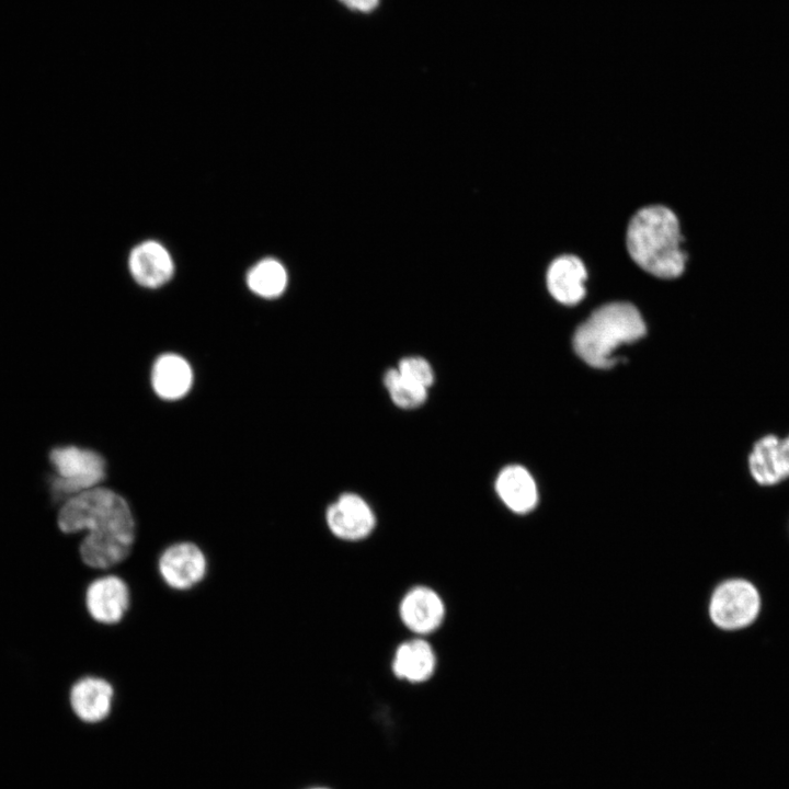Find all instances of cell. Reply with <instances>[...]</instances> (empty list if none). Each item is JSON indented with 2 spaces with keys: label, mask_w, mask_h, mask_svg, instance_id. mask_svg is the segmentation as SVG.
<instances>
[{
  "label": "cell",
  "mask_w": 789,
  "mask_h": 789,
  "mask_svg": "<svg viewBox=\"0 0 789 789\" xmlns=\"http://www.w3.org/2000/svg\"><path fill=\"white\" fill-rule=\"evenodd\" d=\"M761 596L757 588L743 579L722 582L713 591L709 614L712 622L724 630H737L751 625L758 616Z\"/></svg>",
  "instance_id": "cell-5"
},
{
  "label": "cell",
  "mask_w": 789,
  "mask_h": 789,
  "mask_svg": "<svg viewBox=\"0 0 789 789\" xmlns=\"http://www.w3.org/2000/svg\"><path fill=\"white\" fill-rule=\"evenodd\" d=\"M50 460L57 471L53 491L59 499L95 488L105 477V461L92 450L59 447L52 450Z\"/></svg>",
  "instance_id": "cell-4"
},
{
  "label": "cell",
  "mask_w": 789,
  "mask_h": 789,
  "mask_svg": "<svg viewBox=\"0 0 789 789\" xmlns=\"http://www.w3.org/2000/svg\"><path fill=\"white\" fill-rule=\"evenodd\" d=\"M399 615L408 629L426 634L442 625L445 606L435 591L426 586H415L402 597Z\"/></svg>",
  "instance_id": "cell-9"
},
{
  "label": "cell",
  "mask_w": 789,
  "mask_h": 789,
  "mask_svg": "<svg viewBox=\"0 0 789 789\" xmlns=\"http://www.w3.org/2000/svg\"><path fill=\"white\" fill-rule=\"evenodd\" d=\"M69 699L72 711L81 721L99 723L112 711L114 689L104 678L87 676L72 685Z\"/></svg>",
  "instance_id": "cell-10"
},
{
  "label": "cell",
  "mask_w": 789,
  "mask_h": 789,
  "mask_svg": "<svg viewBox=\"0 0 789 789\" xmlns=\"http://www.w3.org/2000/svg\"><path fill=\"white\" fill-rule=\"evenodd\" d=\"M130 603L127 584L118 576L106 575L90 583L85 592V606L98 622L112 625L121 621Z\"/></svg>",
  "instance_id": "cell-8"
},
{
  "label": "cell",
  "mask_w": 789,
  "mask_h": 789,
  "mask_svg": "<svg viewBox=\"0 0 789 789\" xmlns=\"http://www.w3.org/2000/svg\"><path fill=\"white\" fill-rule=\"evenodd\" d=\"M342 2L346 8L359 12H370L373 11L379 3V0H339Z\"/></svg>",
  "instance_id": "cell-20"
},
{
  "label": "cell",
  "mask_w": 789,
  "mask_h": 789,
  "mask_svg": "<svg viewBox=\"0 0 789 789\" xmlns=\"http://www.w3.org/2000/svg\"><path fill=\"white\" fill-rule=\"evenodd\" d=\"M586 268L575 255L565 254L551 262L547 271V287L561 304L575 305L585 295Z\"/></svg>",
  "instance_id": "cell-11"
},
{
  "label": "cell",
  "mask_w": 789,
  "mask_h": 789,
  "mask_svg": "<svg viewBox=\"0 0 789 789\" xmlns=\"http://www.w3.org/2000/svg\"><path fill=\"white\" fill-rule=\"evenodd\" d=\"M780 437L765 434L752 445L747 455V469L752 479L762 487H773L789 478L779 448Z\"/></svg>",
  "instance_id": "cell-13"
},
{
  "label": "cell",
  "mask_w": 789,
  "mask_h": 789,
  "mask_svg": "<svg viewBox=\"0 0 789 789\" xmlns=\"http://www.w3.org/2000/svg\"><path fill=\"white\" fill-rule=\"evenodd\" d=\"M436 667V656L428 642L413 639L400 644L392 661L393 674L409 683L430 679Z\"/></svg>",
  "instance_id": "cell-14"
},
{
  "label": "cell",
  "mask_w": 789,
  "mask_h": 789,
  "mask_svg": "<svg viewBox=\"0 0 789 789\" xmlns=\"http://www.w3.org/2000/svg\"><path fill=\"white\" fill-rule=\"evenodd\" d=\"M193 380L188 363L175 354H164L153 364L151 382L156 393L167 400L183 397Z\"/></svg>",
  "instance_id": "cell-16"
},
{
  "label": "cell",
  "mask_w": 789,
  "mask_h": 789,
  "mask_svg": "<svg viewBox=\"0 0 789 789\" xmlns=\"http://www.w3.org/2000/svg\"><path fill=\"white\" fill-rule=\"evenodd\" d=\"M779 448L782 464L789 476V433L786 436L780 437Z\"/></svg>",
  "instance_id": "cell-21"
},
{
  "label": "cell",
  "mask_w": 789,
  "mask_h": 789,
  "mask_svg": "<svg viewBox=\"0 0 789 789\" xmlns=\"http://www.w3.org/2000/svg\"><path fill=\"white\" fill-rule=\"evenodd\" d=\"M57 524L66 534L88 531L80 545V557L94 569L119 563L134 542L135 523L127 502L105 488L95 487L67 499Z\"/></svg>",
  "instance_id": "cell-1"
},
{
  "label": "cell",
  "mask_w": 789,
  "mask_h": 789,
  "mask_svg": "<svg viewBox=\"0 0 789 789\" xmlns=\"http://www.w3.org/2000/svg\"><path fill=\"white\" fill-rule=\"evenodd\" d=\"M325 521L335 537L348 541L366 538L376 525L373 510L355 493H344L332 503L327 510Z\"/></svg>",
  "instance_id": "cell-6"
},
{
  "label": "cell",
  "mask_w": 789,
  "mask_h": 789,
  "mask_svg": "<svg viewBox=\"0 0 789 789\" xmlns=\"http://www.w3.org/2000/svg\"><path fill=\"white\" fill-rule=\"evenodd\" d=\"M247 281L250 289L256 295L274 298L284 291L287 274L279 262L265 259L250 270Z\"/></svg>",
  "instance_id": "cell-17"
},
{
  "label": "cell",
  "mask_w": 789,
  "mask_h": 789,
  "mask_svg": "<svg viewBox=\"0 0 789 789\" xmlns=\"http://www.w3.org/2000/svg\"><path fill=\"white\" fill-rule=\"evenodd\" d=\"M306 789H330V788L320 787V786H315V787H310V788H306Z\"/></svg>",
  "instance_id": "cell-22"
},
{
  "label": "cell",
  "mask_w": 789,
  "mask_h": 789,
  "mask_svg": "<svg viewBox=\"0 0 789 789\" xmlns=\"http://www.w3.org/2000/svg\"><path fill=\"white\" fill-rule=\"evenodd\" d=\"M159 573L172 588L187 590L205 576L207 562L203 551L192 542H178L168 547L159 558Z\"/></svg>",
  "instance_id": "cell-7"
},
{
  "label": "cell",
  "mask_w": 789,
  "mask_h": 789,
  "mask_svg": "<svg viewBox=\"0 0 789 789\" xmlns=\"http://www.w3.org/2000/svg\"><path fill=\"white\" fill-rule=\"evenodd\" d=\"M495 490L502 502L513 512L524 514L537 503V488L530 473L514 465L504 468L495 481Z\"/></svg>",
  "instance_id": "cell-15"
},
{
  "label": "cell",
  "mask_w": 789,
  "mask_h": 789,
  "mask_svg": "<svg viewBox=\"0 0 789 789\" xmlns=\"http://www.w3.org/2000/svg\"><path fill=\"white\" fill-rule=\"evenodd\" d=\"M384 384L392 402L402 409L420 407L427 398V388L407 379L397 368L386 373Z\"/></svg>",
  "instance_id": "cell-18"
},
{
  "label": "cell",
  "mask_w": 789,
  "mask_h": 789,
  "mask_svg": "<svg viewBox=\"0 0 789 789\" xmlns=\"http://www.w3.org/2000/svg\"><path fill=\"white\" fill-rule=\"evenodd\" d=\"M676 215L662 205L639 209L631 218L626 243L631 259L645 272L661 278L679 276L687 255Z\"/></svg>",
  "instance_id": "cell-2"
},
{
  "label": "cell",
  "mask_w": 789,
  "mask_h": 789,
  "mask_svg": "<svg viewBox=\"0 0 789 789\" xmlns=\"http://www.w3.org/2000/svg\"><path fill=\"white\" fill-rule=\"evenodd\" d=\"M645 334L644 321L629 302H610L596 309L575 331L573 346L588 365L608 368L616 364L613 353Z\"/></svg>",
  "instance_id": "cell-3"
},
{
  "label": "cell",
  "mask_w": 789,
  "mask_h": 789,
  "mask_svg": "<svg viewBox=\"0 0 789 789\" xmlns=\"http://www.w3.org/2000/svg\"><path fill=\"white\" fill-rule=\"evenodd\" d=\"M128 263L134 279L149 288H156L167 283L174 271L170 254L156 241L138 244L132 251Z\"/></svg>",
  "instance_id": "cell-12"
},
{
  "label": "cell",
  "mask_w": 789,
  "mask_h": 789,
  "mask_svg": "<svg viewBox=\"0 0 789 789\" xmlns=\"http://www.w3.org/2000/svg\"><path fill=\"white\" fill-rule=\"evenodd\" d=\"M397 369L402 376L424 388L432 386L434 373L430 363L420 356L404 357L400 361Z\"/></svg>",
  "instance_id": "cell-19"
}]
</instances>
